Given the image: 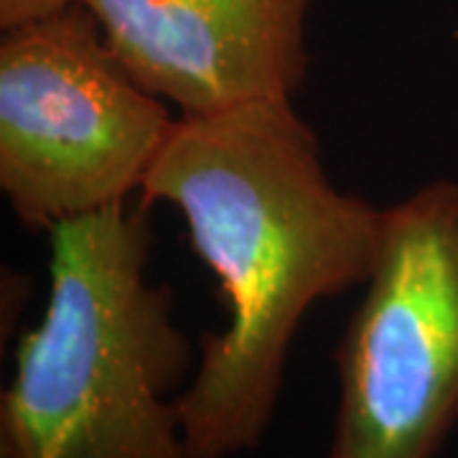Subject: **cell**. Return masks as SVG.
<instances>
[{
  "mask_svg": "<svg viewBox=\"0 0 458 458\" xmlns=\"http://www.w3.org/2000/svg\"><path fill=\"white\" fill-rule=\"evenodd\" d=\"M153 204L183 216L229 311L227 328L201 336L176 397L186 448L191 458L252 454L303 316L369 278L382 209L331 183L293 99L181 114L140 189V207Z\"/></svg>",
  "mask_w": 458,
  "mask_h": 458,
  "instance_id": "6da1fadb",
  "label": "cell"
},
{
  "mask_svg": "<svg viewBox=\"0 0 458 458\" xmlns=\"http://www.w3.org/2000/svg\"><path fill=\"white\" fill-rule=\"evenodd\" d=\"M49 245V301L0 397V458H191L176 397L199 357L174 291L146 278V207L59 222Z\"/></svg>",
  "mask_w": 458,
  "mask_h": 458,
  "instance_id": "7a4b0ae2",
  "label": "cell"
},
{
  "mask_svg": "<svg viewBox=\"0 0 458 458\" xmlns=\"http://www.w3.org/2000/svg\"><path fill=\"white\" fill-rule=\"evenodd\" d=\"M174 125L82 3L3 31L0 189L31 232L125 204Z\"/></svg>",
  "mask_w": 458,
  "mask_h": 458,
  "instance_id": "3957f363",
  "label": "cell"
},
{
  "mask_svg": "<svg viewBox=\"0 0 458 458\" xmlns=\"http://www.w3.org/2000/svg\"><path fill=\"white\" fill-rule=\"evenodd\" d=\"M364 285L334 349L327 458H436L458 423V181L382 209Z\"/></svg>",
  "mask_w": 458,
  "mask_h": 458,
  "instance_id": "277c9868",
  "label": "cell"
},
{
  "mask_svg": "<svg viewBox=\"0 0 458 458\" xmlns=\"http://www.w3.org/2000/svg\"><path fill=\"white\" fill-rule=\"evenodd\" d=\"M107 47L181 114L293 99L309 72L311 0H77Z\"/></svg>",
  "mask_w": 458,
  "mask_h": 458,
  "instance_id": "5b68a950",
  "label": "cell"
},
{
  "mask_svg": "<svg viewBox=\"0 0 458 458\" xmlns=\"http://www.w3.org/2000/svg\"><path fill=\"white\" fill-rule=\"evenodd\" d=\"M77 0H0V29L11 31L26 23L64 13Z\"/></svg>",
  "mask_w": 458,
  "mask_h": 458,
  "instance_id": "8992f818",
  "label": "cell"
}]
</instances>
